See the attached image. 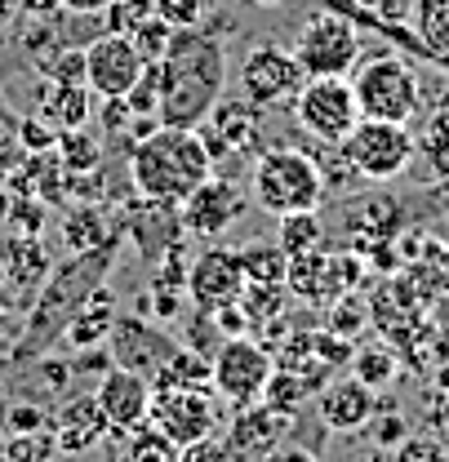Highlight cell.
I'll return each instance as SVG.
<instances>
[{
	"instance_id": "1",
	"label": "cell",
	"mask_w": 449,
	"mask_h": 462,
	"mask_svg": "<svg viewBox=\"0 0 449 462\" xmlns=\"http://www.w3.org/2000/svg\"><path fill=\"white\" fill-rule=\"evenodd\" d=\"M116 249H120V240L108 236L103 245H94V249H76L71 258H62L58 267H50V276H45L41 293H36L32 307H27V325H23V334H18L14 346H9V365H32L36 356H45L54 343H62L67 320L80 311V302L103 285L108 272L116 267Z\"/></svg>"
},
{
	"instance_id": "2",
	"label": "cell",
	"mask_w": 449,
	"mask_h": 462,
	"mask_svg": "<svg viewBox=\"0 0 449 462\" xmlns=\"http://www.w3.org/2000/svg\"><path fill=\"white\" fill-rule=\"evenodd\" d=\"M227 85V54L223 41L210 27H178L169 36V50L161 58V125L196 129L205 116L219 107Z\"/></svg>"
},
{
	"instance_id": "3",
	"label": "cell",
	"mask_w": 449,
	"mask_h": 462,
	"mask_svg": "<svg viewBox=\"0 0 449 462\" xmlns=\"http://www.w3.org/2000/svg\"><path fill=\"white\" fill-rule=\"evenodd\" d=\"M214 170L219 165L201 129H182V125L147 129L143 138H134V152H129V182L147 205L178 209Z\"/></svg>"
},
{
	"instance_id": "4",
	"label": "cell",
	"mask_w": 449,
	"mask_h": 462,
	"mask_svg": "<svg viewBox=\"0 0 449 462\" xmlns=\"http://www.w3.org/2000/svg\"><path fill=\"white\" fill-rule=\"evenodd\" d=\"M254 200L267 209V214H298V209H321L325 200V178L312 152H298V147H263L254 156Z\"/></svg>"
},
{
	"instance_id": "5",
	"label": "cell",
	"mask_w": 449,
	"mask_h": 462,
	"mask_svg": "<svg viewBox=\"0 0 449 462\" xmlns=\"http://www.w3.org/2000/svg\"><path fill=\"white\" fill-rule=\"evenodd\" d=\"M351 89H356L360 116H369V120L409 125L418 116V107H423L418 71L409 67V58L400 54H374L365 62H356L351 67Z\"/></svg>"
},
{
	"instance_id": "6",
	"label": "cell",
	"mask_w": 449,
	"mask_h": 462,
	"mask_svg": "<svg viewBox=\"0 0 449 462\" xmlns=\"http://www.w3.org/2000/svg\"><path fill=\"white\" fill-rule=\"evenodd\" d=\"M272 369H276L272 346H263L254 334H231L210 356V387L223 404L245 409V404L263 401V387H267Z\"/></svg>"
},
{
	"instance_id": "7",
	"label": "cell",
	"mask_w": 449,
	"mask_h": 462,
	"mask_svg": "<svg viewBox=\"0 0 449 462\" xmlns=\"http://www.w3.org/2000/svg\"><path fill=\"white\" fill-rule=\"evenodd\" d=\"M342 152H347L351 170L360 173L365 182H392V178H400V173L414 165L418 138L409 134V125L360 116L356 129L342 138Z\"/></svg>"
},
{
	"instance_id": "8",
	"label": "cell",
	"mask_w": 449,
	"mask_h": 462,
	"mask_svg": "<svg viewBox=\"0 0 449 462\" xmlns=\"http://www.w3.org/2000/svg\"><path fill=\"white\" fill-rule=\"evenodd\" d=\"M294 58L307 76H351L360 62V32L347 14L321 9L294 32Z\"/></svg>"
},
{
	"instance_id": "9",
	"label": "cell",
	"mask_w": 449,
	"mask_h": 462,
	"mask_svg": "<svg viewBox=\"0 0 449 462\" xmlns=\"http://www.w3.org/2000/svg\"><path fill=\"white\" fill-rule=\"evenodd\" d=\"M289 103H294V120L303 125V134H312L316 143H342L360 120L351 76H307Z\"/></svg>"
},
{
	"instance_id": "10",
	"label": "cell",
	"mask_w": 449,
	"mask_h": 462,
	"mask_svg": "<svg viewBox=\"0 0 449 462\" xmlns=\"http://www.w3.org/2000/svg\"><path fill=\"white\" fill-rule=\"evenodd\" d=\"M169 440L178 445V454L205 436H219V396L214 387H187V383H161L152 387V413H147Z\"/></svg>"
},
{
	"instance_id": "11",
	"label": "cell",
	"mask_w": 449,
	"mask_h": 462,
	"mask_svg": "<svg viewBox=\"0 0 449 462\" xmlns=\"http://www.w3.org/2000/svg\"><path fill=\"white\" fill-rule=\"evenodd\" d=\"M303 80H307V71L298 67L294 50H285L276 41L254 45V50L245 54V62H240V94H245V103H254V107L289 103Z\"/></svg>"
},
{
	"instance_id": "12",
	"label": "cell",
	"mask_w": 449,
	"mask_h": 462,
	"mask_svg": "<svg viewBox=\"0 0 449 462\" xmlns=\"http://www.w3.org/2000/svg\"><path fill=\"white\" fill-rule=\"evenodd\" d=\"M356 285V258L347 254H330L325 245L307 249V254H294L289 267H285V289L312 307H330L338 293Z\"/></svg>"
},
{
	"instance_id": "13",
	"label": "cell",
	"mask_w": 449,
	"mask_h": 462,
	"mask_svg": "<svg viewBox=\"0 0 449 462\" xmlns=\"http://www.w3.org/2000/svg\"><path fill=\"white\" fill-rule=\"evenodd\" d=\"M108 356L120 369H134V374H147L156 378L169 365V356L178 351V338H169L161 320H143V316H116L112 334H108Z\"/></svg>"
},
{
	"instance_id": "14",
	"label": "cell",
	"mask_w": 449,
	"mask_h": 462,
	"mask_svg": "<svg viewBox=\"0 0 449 462\" xmlns=\"http://www.w3.org/2000/svg\"><path fill=\"white\" fill-rule=\"evenodd\" d=\"M240 214H245V191L214 170L178 205V227L187 236H196V240H219Z\"/></svg>"
},
{
	"instance_id": "15",
	"label": "cell",
	"mask_w": 449,
	"mask_h": 462,
	"mask_svg": "<svg viewBox=\"0 0 449 462\" xmlns=\"http://www.w3.org/2000/svg\"><path fill=\"white\" fill-rule=\"evenodd\" d=\"M143 54L129 36L103 32L98 41L85 45V85L94 89V98H125L129 85L143 76Z\"/></svg>"
},
{
	"instance_id": "16",
	"label": "cell",
	"mask_w": 449,
	"mask_h": 462,
	"mask_svg": "<svg viewBox=\"0 0 449 462\" xmlns=\"http://www.w3.org/2000/svg\"><path fill=\"white\" fill-rule=\"evenodd\" d=\"M50 276V258L41 249L36 236H9L0 240V307L5 311H23L32 307V298L41 293Z\"/></svg>"
},
{
	"instance_id": "17",
	"label": "cell",
	"mask_w": 449,
	"mask_h": 462,
	"mask_svg": "<svg viewBox=\"0 0 449 462\" xmlns=\"http://www.w3.org/2000/svg\"><path fill=\"white\" fill-rule=\"evenodd\" d=\"M187 298L192 307H223V302H236L240 289H245V267H240V254L227 249V245H210L201 249L192 263H187Z\"/></svg>"
},
{
	"instance_id": "18",
	"label": "cell",
	"mask_w": 449,
	"mask_h": 462,
	"mask_svg": "<svg viewBox=\"0 0 449 462\" xmlns=\"http://www.w3.org/2000/svg\"><path fill=\"white\" fill-rule=\"evenodd\" d=\"M94 401L103 409L108 427H112L116 436H125L138 422H147V413H152V378L147 374H134V369H120V365H108L98 374Z\"/></svg>"
},
{
	"instance_id": "19",
	"label": "cell",
	"mask_w": 449,
	"mask_h": 462,
	"mask_svg": "<svg viewBox=\"0 0 449 462\" xmlns=\"http://www.w3.org/2000/svg\"><path fill=\"white\" fill-rule=\"evenodd\" d=\"M289 431H294V413H281L263 401L245 404V409H236V418L227 427V458H272Z\"/></svg>"
},
{
	"instance_id": "20",
	"label": "cell",
	"mask_w": 449,
	"mask_h": 462,
	"mask_svg": "<svg viewBox=\"0 0 449 462\" xmlns=\"http://www.w3.org/2000/svg\"><path fill=\"white\" fill-rule=\"evenodd\" d=\"M374 409H379V392L365 387L356 374L321 387V422L330 431H365Z\"/></svg>"
},
{
	"instance_id": "21",
	"label": "cell",
	"mask_w": 449,
	"mask_h": 462,
	"mask_svg": "<svg viewBox=\"0 0 449 462\" xmlns=\"http://www.w3.org/2000/svg\"><path fill=\"white\" fill-rule=\"evenodd\" d=\"M50 431H54L58 454H89L112 427H108V418H103V409H98L94 396H76V401H67L54 413Z\"/></svg>"
},
{
	"instance_id": "22",
	"label": "cell",
	"mask_w": 449,
	"mask_h": 462,
	"mask_svg": "<svg viewBox=\"0 0 449 462\" xmlns=\"http://www.w3.org/2000/svg\"><path fill=\"white\" fill-rule=\"evenodd\" d=\"M36 116L50 125V129H80L89 125L94 116V89L89 85H58V80H45L41 85V98H36Z\"/></svg>"
},
{
	"instance_id": "23",
	"label": "cell",
	"mask_w": 449,
	"mask_h": 462,
	"mask_svg": "<svg viewBox=\"0 0 449 462\" xmlns=\"http://www.w3.org/2000/svg\"><path fill=\"white\" fill-rule=\"evenodd\" d=\"M112 320H116V298H112V289H108V281H103V285L80 302V311L67 320L62 343H71L76 351H85V346H103L108 343V334H112Z\"/></svg>"
},
{
	"instance_id": "24",
	"label": "cell",
	"mask_w": 449,
	"mask_h": 462,
	"mask_svg": "<svg viewBox=\"0 0 449 462\" xmlns=\"http://www.w3.org/2000/svg\"><path fill=\"white\" fill-rule=\"evenodd\" d=\"M23 54L32 58V67L45 76V67L54 62L71 41L62 36V27H58V14H45V18H36V14H27V27H23Z\"/></svg>"
},
{
	"instance_id": "25",
	"label": "cell",
	"mask_w": 449,
	"mask_h": 462,
	"mask_svg": "<svg viewBox=\"0 0 449 462\" xmlns=\"http://www.w3.org/2000/svg\"><path fill=\"white\" fill-rule=\"evenodd\" d=\"M54 156L62 161V170L71 173V178H89V173L103 165V147H98V138H94V134H85V125H80V129H62V134H58Z\"/></svg>"
},
{
	"instance_id": "26",
	"label": "cell",
	"mask_w": 449,
	"mask_h": 462,
	"mask_svg": "<svg viewBox=\"0 0 449 462\" xmlns=\"http://www.w3.org/2000/svg\"><path fill=\"white\" fill-rule=\"evenodd\" d=\"M236 254H240L245 281H254V285H276V281H285L289 254H285L281 245H272V240H249V245H240Z\"/></svg>"
},
{
	"instance_id": "27",
	"label": "cell",
	"mask_w": 449,
	"mask_h": 462,
	"mask_svg": "<svg viewBox=\"0 0 449 462\" xmlns=\"http://www.w3.org/2000/svg\"><path fill=\"white\" fill-rule=\"evenodd\" d=\"M125 454L134 462H178V445L147 418V422H138L134 431H125Z\"/></svg>"
},
{
	"instance_id": "28",
	"label": "cell",
	"mask_w": 449,
	"mask_h": 462,
	"mask_svg": "<svg viewBox=\"0 0 449 462\" xmlns=\"http://www.w3.org/2000/svg\"><path fill=\"white\" fill-rule=\"evenodd\" d=\"M276 245H281L289 258H294V254H307V249H316V245H325V227H321L316 209L281 214V240H276Z\"/></svg>"
},
{
	"instance_id": "29",
	"label": "cell",
	"mask_w": 449,
	"mask_h": 462,
	"mask_svg": "<svg viewBox=\"0 0 449 462\" xmlns=\"http://www.w3.org/2000/svg\"><path fill=\"white\" fill-rule=\"evenodd\" d=\"M347 365H351V374H356L365 387H374V392H383V387L396 378V351L392 346H356Z\"/></svg>"
},
{
	"instance_id": "30",
	"label": "cell",
	"mask_w": 449,
	"mask_h": 462,
	"mask_svg": "<svg viewBox=\"0 0 449 462\" xmlns=\"http://www.w3.org/2000/svg\"><path fill=\"white\" fill-rule=\"evenodd\" d=\"M307 396H312V383L303 374H294V369H272V378L263 387V404H272L281 413H298L307 404Z\"/></svg>"
},
{
	"instance_id": "31",
	"label": "cell",
	"mask_w": 449,
	"mask_h": 462,
	"mask_svg": "<svg viewBox=\"0 0 449 462\" xmlns=\"http://www.w3.org/2000/svg\"><path fill=\"white\" fill-rule=\"evenodd\" d=\"M414 23H418V36L432 54L449 58V0H418L414 9Z\"/></svg>"
},
{
	"instance_id": "32",
	"label": "cell",
	"mask_w": 449,
	"mask_h": 462,
	"mask_svg": "<svg viewBox=\"0 0 449 462\" xmlns=\"http://www.w3.org/2000/svg\"><path fill=\"white\" fill-rule=\"evenodd\" d=\"M0 454L9 462H41L58 454L54 445V431H9L5 436V445H0Z\"/></svg>"
},
{
	"instance_id": "33",
	"label": "cell",
	"mask_w": 449,
	"mask_h": 462,
	"mask_svg": "<svg viewBox=\"0 0 449 462\" xmlns=\"http://www.w3.org/2000/svg\"><path fill=\"white\" fill-rule=\"evenodd\" d=\"M365 320H369L365 302H360V298H351V293H338L334 302H330V320H325V329L351 343V338L365 329Z\"/></svg>"
},
{
	"instance_id": "34",
	"label": "cell",
	"mask_w": 449,
	"mask_h": 462,
	"mask_svg": "<svg viewBox=\"0 0 449 462\" xmlns=\"http://www.w3.org/2000/svg\"><path fill=\"white\" fill-rule=\"evenodd\" d=\"M62 236H67V245H71V254H76V249L103 245V240H108V227H103V218H98L94 209H71L67 223H62Z\"/></svg>"
},
{
	"instance_id": "35",
	"label": "cell",
	"mask_w": 449,
	"mask_h": 462,
	"mask_svg": "<svg viewBox=\"0 0 449 462\" xmlns=\"http://www.w3.org/2000/svg\"><path fill=\"white\" fill-rule=\"evenodd\" d=\"M103 14H108V32H116V36H134V32L156 14V0H112Z\"/></svg>"
},
{
	"instance_id": "36",
	"label": "cell",
	"mask_w": 449,
	"mask_h": 462,
	"mask_svg": "<svg viewBox=\"0 0 449 462\" xmlns=\"http://www.w3.org/2000/svg\"><path fill=\"white\" fill-rule=\"evenodd\" d=\"M32 152L23 147V134H18V116L0 112V182L9 178V173L18 170L23 161H27Z\"/></svg>"
},
{
	"instance_id": "37",
	"label": "cell",
	"mask_w": 449,
	"mask_h": 462,
	"mask_svg": "<svg viewBox=\"0 0 449 462\" xmlns=\"http://www.w3.org/2000/svg\"><path fill=\"white\" fill-rule=\"evenodd\" d=\"M169 36H173V27H169L165 18H156V14H152V18H147V23H143V27H138L129 41L138 45L143 62H161V58H165V50H169Z\"/></svg>"
},
{
	"instance_id": "38",
	"label": "cell",
	"mask_w": 449,
	"mask_h": 462,
	"mask_svg": "<svg viewBox=\"0 0 449 462\" xmlns=\"http://www.w3.org/2000/svg\"><path fill=\"white\" fill-rule=\"evenodd\" d=\"M0 427L5 431H50L54 427V418L41 409V404H5V413H0Z\"/></svg>"
},
{
	"instance_id": "39",
	"label": "cell",
	"mask_w": 449,
	"mask_h": 462,
	"mask_svg": "<svg viewBox=\"0 0 449 462\" xmlns=\"http://www.w3.org/2000/svg\"><path fill=\"white\" fill-rule=\"evenodd\" d=\"M41 80H58V85H85V50H76V45H67L62 54L45 67V76Z\"/></svg>"
},
{
	"instance_id": "40",
	"label": "cell",
	"mask_w": 449,
	"mask_h": 462,
	"mask_svg": "<svg viewBox=\"0 0 449 462\" xmlns=\"http://www.w3.org/2000/svg\"><path fill=\"white\" fill-rule=\"evenodd\" d=\"M156 18H165L169 27H196L205 18V0H156Z\"/></svg>"
},
{
	"instance_id": "41",
	"label": "cell",
	"mask_w": 449,
	"mask_h": 462,
	"mask_svg": "<svg viewBox=\"0 0 449 462\" xmlns=\"http://www.w3.org/2000/svg\"><path fill=\"white\" fill-rule=\"evenodd\" d=\"M365 14H374L379 23H388V27H405V23H414V9H418V0H356Z\"/></svg>"
},
{
	"instance_id": "42",
	"label": "cell",
	"mask_w": 449,
	"mask_h": 462,
	"mask_svg": "<svg viewBox=\"0 0 449 462\" xmlns=\"http://www.w3.org/2000/svg\"><path fill=\"white\" fill-rule=\"evenodd\" d=\"M369 422H374V427H365V431H374V445H379V449H396V445L405 440V431H409L405 418H400V413H388V409H374Z\"/></svg>"
},
{
	"instance_id": "43",
	"label": "cell",
	"mask_w": 449,
	"mask_h": 462,
	"mask_svg": "<svg viewBox=\"0 0 449 462\" xmlns=\"http://www.w3.org/2000/svg\"><path fill=\"white\" fill-rule=\"evenodd\" d=\"M423 147H427V156H432V152H449V89L441 94V103L432 107L427 134H423Z\"/></svg>"
},
{
	"instance_id": "44",
	"label": "cell",
	"mask_w": 449,
	"mask_h": 462,
	"mask_svg": "<svg viewBox=\"0 0 449 462\" xmlns=\"http://www.w3.org/2000/svg\"><path fill=\"white\" fill-rule=\"evenodd\" d=\"M360 227L379 231V236H392V231L400 227V209H396V205H388V200H369V205H365Z\"/></svg>"
},
{
	"instance_id": "45",
	"label": "cell",
	"mask_w": 449,
	"mask_h": 462,
	"mask_svg": "<svg viewBox=\"0 0 449 462\" xmlns=\"http://www.w3.org/2000/svg\"><path fill=\"white\" fill-rule=\"evenodd\" d=\"M18 134H23V147H27L32 156L54 152V143H58V129H50L45 120H41V125H36V120H18Z\"/></svg>"
},
{
	"instance_id": "46",
	"label": "cell",
	"mask_w": 449,
	"mask_h": 462,
	"mask_svg": "<svg viewBox=\"0 0 449 462\" xmlns=\"http://www.w3.org/2000/svg\"><path fill=\"white\" fill-rule=\"evenodd\" d=\"M396 454L405 462L409 458H445V445H436V440H400Z\"/></svg>"
},
{
	"instance_id": "47",
	"label": "cell",
	"mask_w": 449,
	"mask_h": 462,
	"mask_svg": "<svg viewBox=\"0 0 449 462\" xmlns=\"http://www.w3.org/2000/svg\"><path fill=\"white\" fill-rule=\"evenodd\" d=\"M62 5V14H103L112 0H58Z\"/></svg>"
},
{
	"instance_id": "48",
	"label": "cell",
	"mask_w": 449,
	"mask_h": 462,
	"mask_svg": "<svg viewBox=\"0 0 449 462\" xmlns=\"http://www.w3.org/2000/svg\"><path fill=\"white\" fill-rule=\"evenodd\" d=\"M18 9H23V14H36V18H45V14H62V5H58V0H18Z\"/></svg>"
},
{
	"instance_id": "49",
	"label": "cell",
	"mask_w": 449,
	"mask_h": 462,
	"mask_svg": "<svg viewBox=\"0 0 449 462\" xmlns=\"http://www.w3.org/2000/svg\"><path fill=\"white\" fill-rule=\"evenodd\" d=\"M9 346H14V338H5V307H0V356H9Z\"/></svg>"
},
{
	"instance_id": "50",
	"label": "cell",
	"mask_w": 449,
	"mask_h": 462,
	"mask_svg": "<svg viewBox=\"0 0 449 462\" xmlns=\"http://www.w3.org/2000/svg\"><path fill=\"white\" fill-rule=\"evenodd\" d=\"M236 5H263V9H272V5H281V0H236Z\"/></svg>"
},
{
	"instance_id": "51",
	"label": "cell",
	"mask_w": 449,
	"mask_h": 462,
	"mask_svg": "<svg viewBox=\"0 0 449 462\" xmlns=\"http://www.w3.org/2000/svg\"><path fill=\"white\" fill-rule=\"evenodd\" d=\"M5 404H9V387H5V378H0V413H5Z\"/></svg>"
},
{
	"instance_id": "52",
	"label": "cell",
	"mask_w": 449,
	"mask_h": 462,
	"mask_svg": "<svg viewBox=\"0 0 449 462\" xmlns=\"http://www.w3.org/2000/svg\"><path fill=\"white\" fill-rule=\"evenodd\" d=\"M441 387H449V374H441Z\"/></svg>"
}]
</instances>
